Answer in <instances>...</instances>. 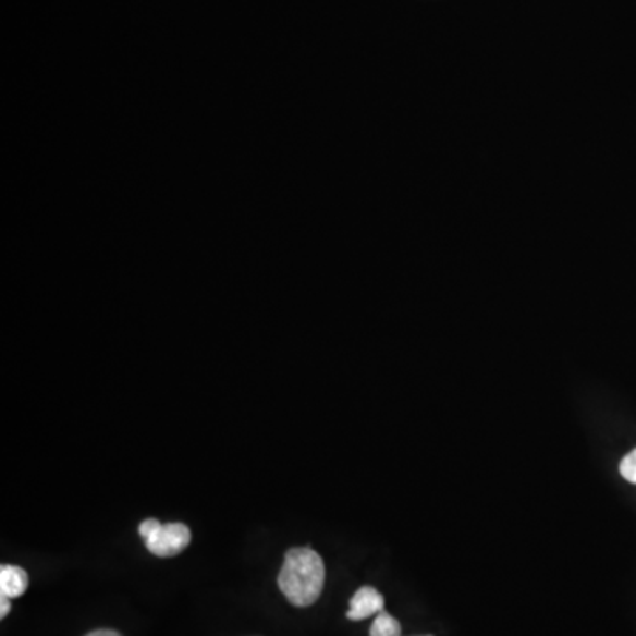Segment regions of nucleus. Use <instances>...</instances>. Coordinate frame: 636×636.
Wrapping results in <instances>:
<instances>
[{
	"mask_svg": "<svg viewBox=\"0 0 636 636\" xmlns=\"http://www.w3.org/2000/svg\"><path fill=\"white\" fill-rule=\"evenodd\" d=\"M326 567L311 548H292L278 576L281 592L295 607H309L322 595Z\"/></svg>",
	"mask_w": 636,
	"mask_h": 636,
	"instance_id": "obj_1",
	"label": "nucleus"
},
{
	"mask_svg": "<svg viewBox=\"0 0 636 636\" xmlns=\"http://www.w3.org/2000/svg\"><path fill=\"white\" fill-rule=\"evenodd\" d=\"M140 536L147 550L156 556H173L192 543V530L184 524L163 525L158 519H144Z\"/></svg>",
	"mask_w": 636,
	"mask_h": 636,
	"instance_id": "obj_2",
	"label": "nucleus"
},
{
	"mask_svg": "<svg viewBox=\"0 0 636 636\" xmlns=\"http://www.w3.org/2000/svg\"><path fill=\"white\" fill-rule=\"evenodd\" d=\"M380 612H384V596L374 587H360L352 598L346 617L351 621H365L371 615H379Z\"/></svg>",
	"mask_w": 636,
	"mask_h": 636,
	"instance_id": "obj_3",
	"label": "nucleus"
},
{
	"mask_svg": "<svg viewBox=\"0 0 636 636\" xmlns=\"http://www.w3.org/2000/svg\"><path fill=\"white\" fill-rule=\"evenodd\" d=\"M28 587L27 571L19 566L0 567V596L20 598Z\"/></svg>",
	"mask_w": 636,
	"mask_h": 636,
	"instance_id": "obj_4",
	"label": "nucleus"
},
{
	"mask_svg": "<svg viewBox=\"0 0 636 636\" xmlns=\"http://www.w3.org/2000/svg\"><path fill=\"white\" fill-rule=\"evenodd\" d=\"M370 636H402V626L393 615L380 612L371 624Z\"/></svg>",
	"mask_w": 636,
	"mask_h": 636,
	"instance_id": "obj_5",
	"label": "nucleus"
},
{
	"mask_svg": "<svg viewBox=\"0 0 636 636\" xmlns=\"http://www.w3.org/2000/svg\"><path fill=\"white\" fill-rule=\"evenodd\" d=\"M621 474H623L624 479L636 485V450H633L621 462Z\"/></svg>",
	"mask_w": 636,
	"mask_h": 636,
	"instance_id": "obj_6",
	"label": "nucleus"
},
{
	"mask_svg": "<svg viewBox=\"0 0 636 636\" xmlns=\"http://www.w3.org/2000/svg\"><path fill=\"white\" fill-rule=\"evenodd\" d=\"M11 603L10 598H5V596H0V617L4 619L8 613H10Z\"/></svg>",
	"mask_w": 636,
	"mask_h": 636,
	"instance_id": "obj_7",
	"label": "nucleus"
},
{
	"mask_svg": "<svg viewBox=\"0 0 636 636\" xmlns=\"http://www.w3.org/2000/svg\"><path fill=\"white\" fill-rule=\"evenodd\" d=\"M87 636H121L118 632H112V629H98V632L89 633Z\"/></svg>",
	"mask_w": 636,
	"mask_h": 636,
	"instance_id": "obj_8",
	"label": "nucleus"
}]
</instances>
